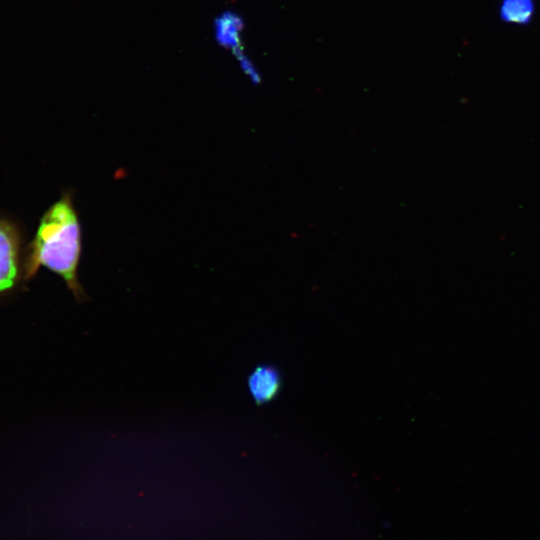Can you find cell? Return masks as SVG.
Returning a JSON list of instances; mask_svg holds the SVG:
<instances>
[{
    "label": "cell",
    "mask_w": 540,
    "mask_h": 540,
    "mask_svg": "<svg viewBox=\"0 0 540 540\" xmlns=\"http://www.w3.org/2000/svg\"><path fill=\"white\" fill-rule=\"evenodd\" d=\"M81 226L72 195L66 192L42 216L36 235L28 247L24 279L33 277L41 266L65 281L78 302L87 294L78 279L81 257Z\"/></svg>",
    "instance_id": "6da1fadb"
},
{
    "label": "cell",
    "mask_w": 540,
    "mask_h": 540,
    "mask_svg": "<svg viewBox=\"0 0 540 540\" xmlns=\"http://www.w3.org/2000/svg\"><path fill=\"white\" fill-rule=\"evenodd\" d=\"M19 238L17 231L0 220V292L10 289L18 275Z\"/></svg>",
    "instance_id": "7a4b0ae2"
},
{
    "label": "cell",
    "mask_w": 540,
    "mask_h": 540,
    "mask_svg": "<svg viewBox=\"0 0 540 540\" xmlns=\"http://www.w3.org/2000/svg\"><path fill=\"white\" fill-rule=\"evenodd\" d=\"M282 387L279 369L271 364H259L247 377V388L257 406L274 400Z\"/></svg>",
    "instance_id": "3957f363"
},
{
    "label": "cell",
    "mask_w": 540,
    "mask_h": 540,
    "mask_svg": "<svg viewBox=\"0 0 540 540\" xmlns=\"http://www.w3.org/2000/svg\"><path fill=\"white\" fill-rule=\"evenodd\" d=\"M244 22L241 16L231 10L221 12L213 22L214 39L217 44L236 53L241 50V35Z\"/></svg>",
    "instance_id": "277c9868"
},
{
    "label": "cell",
    "mask_w": 540,
    "mask_h": 540,
    "mask_svg": "<svg viewBox=\"0 0 540 540\" xmlns=\"http://www.w3.org/2000/svg\"><path fill=\"white\" fill-rule=\"evenodd\" d=\"M533 0H502L499 14L503 21L510 24H528L534 15Z\"/></svg>",
    "instance_id": "5b68a950"
},
{
    "label": "cell",
    "mask_w": 540,
    "mask_h": 540,
    "mask_svg": "<svg viewBox=\"0 0 540 540\" xmlns=\"http://www.w3.org/2000/svg\"><path fill=\"white\" fill-rule=\"evenodd\" d=\"M234 55L237 58L238 64L245 75L255 84L259 83L261 78L252 64L251 60L244 54L243 50H239Z\"/></svg>",
    "instance_id": "8992f818"
}]
</instances>
